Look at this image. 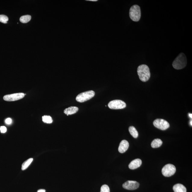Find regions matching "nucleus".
I'll list each match as a JSON object with an SVG mask.
<instances>
[{"instance_id": "obj_9", "label": "nucleus", "mask_w": 192, "mask_h": 192, "mask_svg": "<svg viewBox=\"0 0 192 192\" xmlns=\"http://www.w3.org/2000/svg\"><path fill=\"white\" fill-rule=\"evenodd\" d=\"M140 186L138 182L129 181L125 182L122 185L123 188L129 190H134L138 189Z\"/></svg>"}, {"instance_id": "obj_10", "label": "nucleus", "mask_w": 192, "mask_h": 192, "mask_svg": "<svg viewBox=\"0 0 192 192\" xmlns=\"http://www.w3.org/2000/svg\"><path fill=\"white\" fill-rule=\"evenodd\" d=\"M129 146V143L127 141L123 140L121 141L119 147V151L120 153H123L128 150Z\"/></svg>"}, {"instance_id": "obj_23", "label": "nucleus", "mask_w": 192, "mask_h": 192, "mask_svg": "<svg viewBox=\"0 0 192 192\" xmlns=\"http://www.w3.org/2000/svg\"><path fill=\"white\" fill-rule=\"evenodd\" d=\"M46 190L44 189H40L38 190V192H45Z\"/></svg>"}, {"instance_id": "obj_11", "label": "nucleus", "mask_w": 192, "mask_h": 192, "mask_svg": "<svg viewBox=\"0 0 192 192\" xmlns=\"http://www.w3.org/2000/svg\"><path fill=\"white\" fill-rule=\"evenodd\" d=\"M142 162L140 159H136L131 162L129 165V168L131 169H135L140 167L141 165Z\"/></svg>"}, {"instance_id": "obj_5", "label": "nucleus", "mask_w": 192, "mask_h": 192, "mask_svg": "<svg viewBox=\"0 0 192 192\" xmlns=\"http://www.w3.org/2000/svg\"><path fill=\"white\" fill-rule=\"evenodd\" d=\"M176 169L175 166L172 164H167L162 168L163 175L166 177H170L175 173Z\"/></svg>"}, {"instance_id": "obj_2", "label": "nucleus", "mask_w": 192, "mask_h": 192, "mask_svg": "<svg viewBox=\"0 0 192 192\" xmlns=\"http://www.w3.org/2000/svg\"><path fill=\"white\" fill-rule=\"evenodd\" d=\"M187 59L185 55L181 53L180 54L172 64L173 67L176 70H181L184 68L187 65Z\"/></svg>"}, {"instance_id": "obj_3", "label": "nucleus", "mask_w": 192, "mask_h": 192, "mask_svg": "<svg viewBox=\"0 0 192 192\" xmlns=\"http://www.w3.org/2000/svg\"><path fill=\"white\" fill-rule=\"evenodd\" d=\"M129 15L131 19L133 21L138 22L140 20L141 17L140 7L137 5H133L130 8Z\"/></svg>"}, {"instance_id": "obj_6", "label": "nucleus", "mask_w": 192, "mask_h": 192, "mask_svg": "<svg viewBox=\"0 0 192 192\" xmlns=\"http://www.w3.org/2000/svg\"><path fill=\"white\" fill-rule=\"evenodd\" d=\"M126 104L124 101L119 100H115L111 101L108 104L110 109H120L126 107Z\"/></svg>"}, {"instance_id": "obj_18", "label": "nucleus", "mask_w": 192, "mask_h": 192, "mask_svg": "<svg viewBox=\"0 0 192 192\" xmlns=\"http://www.w3.org/2000/svg\"><path fill=\"white\" fill-rule=\"evenodd\" d=\"M43 122L47 123H51L53 122L52 117L49 116L45 115L42 117Z\"/></svg>"}, {"instance_id": "obj_25", "label": "nucleus", "mask_w": 192, "mask_h": 192, "mask_svg": "<svg viewBox=\"0 0 192 192\" xmlns=\"http://www.w3.org/2000/svg\"><path fill=\"white\" fill-rule=\"evenodd\" d=\"M189 116H190V118H191L192 119V113H189Z\"/></svg>"}, {"instance_id": "obj_20", "label": "nucleus", "mask_w": 192, "mask_h": 192, "mask_svg": "<svg viewBox=\"0 0 192 192\" xmlns=\"http://www.w3.org/2000/svg\"><path fill=\"white\" fill-rule=\"evenodd\" d=\"M100 192H110L109 186L105 184L102 186Z\"/></svg>"}, {"instance_id": "obj_12", "label": "nucleus", "mask_w": 192, "mask_h": 192, "mask_svg": "<svg viewBox=\"0 0 192 192\" xmlns=\"http://www.w3.org/2000/svg\"><path fill=\"white\" fill-rule=\"evenodd\" d=\"M78 108L76 107H71L66 109L64 113L67 116L74 114L78 111Z\"/></svg>"}, {"instance_id": "obj_17", "label": "nucleus", "mask_w": 192, "mask_h": 192, "mask_svg": "<svg viewBox=\"0 0 192 192\" xmlns=\"http://www.w3.org/2000/svg\"><path fill=\"white\" fill-rule=\"evenodd\" d=\"M31 16L30 15H25L23 16L20 19V21L23 23H26L29 22L31 20Z\"/></svg>"}, {"instance_id": "obj_24", "label": "nucleus", "mask_w": 192, "mask_h": 192, "mask_svg": "<svg viewBox=\"0 0 192 192\" xmlns=\"http://www.w3.org/2000/svg\"><path fill=\"white\" fill-rule=\"evenodd\" d=\"M88 1L96 2V1H98L97 0H88Z\"/></svg>"}, {"instance_id": "obj_8", "label": "nucleus", "mask_w": 192, "mask_h": 192, "mask_svg": "<svg viewBox=\"0 0 192 192\" xmlns=\"http://www.w3.org/2000/svg\"><path fill=\"white\" fill-rule=\"evenodd\" d=\"M25 94L22 93H17L4 96L3 99L8 101H18L25 97Z\"/></svg>"}, {"instance_id": "obj_16", "label": "nucleus", "mask_w": 192, "mask_h": 192, "mask_svg": "<svg viewBox=\"0 0 192 192\" xmlns=\"http://www.w3.org/2000/svg\"><path fill=\"white\" fill-rule=\"evenodd\" d=\"M33 159L32 158H30L29 159L23 163L22 164V167H21V169L23 170H25L27 168L29 167V166L30 165L31 163L33 161Z\"/></svg>"}, {"instance_id": "obj_15", "label": "nucleus", "mask_w": 192, "mask_h": 192, "mask_svg": "<svg viewBox=\"0 0 192 192\" xmlns=\"http://www.w3.org/2000/svg\"><path fill=\"white\" fill-rule=\"evenodd\" d=\"M129 131L130 134L132 135L134 138H138V133L136 128L134 126H130L129 128Z\"/></svg>"}, {"instance_id": "obj_7", "label": "nucleus", "mask_w": 192, "mask_h": 192, "mask_svg": "<svg viewBox=\"0 0 192 192\" xmlns=\"http://www.w3.org/2000/svg\"><path fill=\"white\" fill-rule=\"evenodd\" d=\"M154 126L162 130H165L169 128L170 125L168 121L163 119H158L154 121Z\"/></svg>"}, {"instance_id": "obj_14", "label": "nucleus", "mask_w": 192, "mask_h": 192, "mask_svg": "<svg viewBox=\"0 0 192 192\" xmlns=\"http://www.w3.org/2000/svg\"><path fill=\"white\" fill-rule=\"evenodd\" d=\"M163 144L162 141L160 139H155L151 143V146L153 148H157L161 146Z\"/></svg>"}, {"instance_id": "obj_13", "label": "nucleus", "mask_w": 192, "mask_h": 192, "mask_svg": "<svg viewBox=\"0 0 192 192\" xmlns=\"http://www.w3.org/2000/svg\"><path fill=\"white\" fill-rule=\"evenodd\" d=\"M173 189L174 192H187V189L185 186L181 184L174 185Z\"/></svg>"}, {"instance_id": "obj_19", "label": "nucleus", "mask_w": 192, "mask_h": 192, "mask_svg": "<svg viewBox=\"0 0 192 192\" xmlns=\"http://www.w3.org/2000/svg\"><path fill=\"white\" fill-rule=\"evenodd\" d=\"M8 20V17L7 16L4 15H0V22L4 23H7Z\"/></svg>"}, {"instance_id": "obj_26", "label": "nucleus", "mask_w": 192, "mask_h": 192, "mask_svg": "<svg viewBox=\"0 0 192 192\" xmlns=\"http://www.w3.org/2000/svg\"><path fill=\"white\" fill-rule=\"evenodd\" d=\"M192 120H191V121H190V125L191 126H192Z\"/></svg>"}, {"instance_id": "obj_21", "label": "nucleus", "mask_w": 192, "mask_h": 192, "mask_svg": "<svg viewBox=\"0 0 192 192\" xmlns=\"http://www.w3.org/2000/svg\"><path fill=\"white\" fill-rule=\"evenodd\" d=\"M0 130H1V133H5L7 132V129L6 127L5 126H1V128H0Z\"/></svg>"}, {"instance_id": "obj_4", "label": "nucleus", "mask_w": 192, "mask_h": 192, "mask_svg": "<svg viewBox=\"0 0 192 192\" xmlns=\"http://www.w3.org/2000/svg\"><path fill=\"white\" fill-rule=\"evenodd\" d=\"M95 94V92L93 91L84 92L78 95L76 98V100L78 102L83 103L91 99Z\"/></svg>"}, {"instance_id": "obj_1", "label": "nucleus", "mask_w": 192, "mask_h": 192, "mask_svg": "<svg viewBox=\"0 0 192 192\" xmlns=\"http://www.w3.org/2000/svg\"><path fill=\"white\" fill-rule=\"evenodd\" d=\"M138 73L141 81L146 82L149 79L150 73L148 67L145 64H142L138 66Z\"/></svg>"}, {"instance_id": "obj_22", "label": "nucleus", "mask_w": 192, "mask_h": 192, "mask_svg": "<svg viewBox=\"0 0 192 192\" xmlns=\"http://www.w3.org/2000/svg\"><path fill=\"white\" fill-rule=\"evenodd\" d=\"M5 122L8 125L11 124L12 122V120L11 118H8L5 119Z\"/></svg>"}]
</instances>
